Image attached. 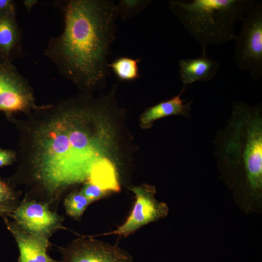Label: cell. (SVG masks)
<instances>
[{"label":"cell","mask_w":262,"mask_h":262,"mask_svg":"<svg viewBox=\"0 0 262 262\" xmlns=\"http://www.w3.org/2000/svg\"><path fill=\"white\" fill-rule=\"evenodd\" d=\"M37 2L38 1L36 0H23L24 5L29 13H30L33 7L35 6Z\"/></svg>","instance_id":"22"},{"label":"cell","mask_w":262,"mask_h":262,"mask_svg":"<svg viewBox=\"0 0 262 262\" xmlns=\"http://www.w3.org/2000/svg\"><path fill=\"white\" fill-rule=\"evenodd\" d=\"M254 0H171L168 7L206 54L210 44L234 40L235 23L242 21Z\"/></svg>","instance_id":"4"},{"label":"cell","mask_w":262,"mask_h":262,"mask_svg":"<svg viewBox=\"0 0 262 262\" xmlns=\"http://www.w3.org/2000/svg\"><path fill=\"white\" fill-rule=\"evenodd\" d=\"M91 204L81 191H74L69 193L64 200L66 213L73 219L79 220Z\"/></svg>","instance_id":"16"},{"label":"cell","mask_w":262,"mask_h":262,"mask_svg":"<svg viewBox=\"0 0 262 262\" xmlns=\"http://www.w3.org/2000/svg\"><path fill=\"white\" fill-rule=\"evenodd\" d=\"M22 54V32L16 12L0 13V58L12 62Z\"/></svg>","instance_id":"11"},{"label":"cell","mask_w":262,"mask_h":262,"mask_svg":"<svg viewBox=\"0 0 262 262\" xmlns=\"http://www.w3.org/2000/svg\"><path fill=\"white\" fill-rule=\"evenodd\" d=\"M3 219L17 243L19 250L18 262H58L47 253L49 238L28 232L7 217Z\"/></svg>","instance_id":"10"},{"label":"cell","mask_w":262,"mask_h":262,"mask_svg":"<svg viewBox=\"0 0 262 262\" xmlns=\"http://www.w3.org/2000/svg\"><path fill=\"white\" fill-rule=\"evenodd\" d=\"M179 76L183 87L196 82L211 81L218 73L220 67L218 61L209 58L207 54L199 57L179 60Z\"/></svg>","instance_id":"12"},{"label":"cell","mask_w":262,"mask_h":262,"mask_svg":"<svg viewBox=\"0 0 262 262\" xmlns=\"http://www.w3.org/2000/svg\"><path fill=\"white\" fill-rule=\"evenodd\" d=\"M16 158V154L14 151L0 148V167L12 164Z\"/></svg>","instance_id":"20"},{"label":"cell","mask_w":262,"mask_h":262,"mask_svg":"<svg viewBox=\"0 0 262 262\" xmlns=\"http://www.w3.org/2000/svg\"><path fill=\"white\" fill-rule=\"evenodd\" d=\"M186 88L183 87L179 94L147 108L140 118L142 127L150 128L154 121L170 115H179L189 118L192 101L184 103L181 98Z\"/></svg>","instance_id":"13"},{"label":"cell","mask_w":262,"mask_h":262,"mask_svg":"<svg viewBox=\"0 0 262 262\" xmlns=\"http://www.w3.org/2000/svg\"><path fill=\"white\" fill-rule=\"evenodd\" d=\"M151 2L150 0H120L116 3L118 17L122 20L132 18L143 12Z\"/></svg>","instance_id":"18"},{"label":"cell","mask_w":262,"mask_h":262,"mask_svg":"<svg viewBox=\"0 0 262 262\" xmlns=\"http://www.w3.org/2000/svg\"><path fill=\"white\" fill-rule=\"evenodd\" d=\"M17 196L10 183L0 179V216H11L16 207Z\"/></svg>","instance_id":"17"},{"label":"cell","mask_w":262,"mask_h":262,"mask_svg":"<svg viewBox=\"0 0 262 262\" xmlns=\"http://www.w3.org/2000/svg\"><path fill=\"white\" fill-rule=\"evenodd\" d=\"M214 143L221 178L245 211H259L262 201V103L253 106L234 103Z\"/></svg>","instance_id":"3"},{"label":"cell","mask_w":262,"mask_h":262,"mask_svg":"<svg viewBox=\"0 0 262 262\" xmlns=\"http://www.w3.org/2000/svg\"><path fill=\"white\" fill-rule=\"evenodd\" d=\"M55 3L63 15L64 28L60 35L49 39L45 55L82 91L100 87L110 74L108 60L118 17L116 3L111 0Z\"/></svg>","instance_id":"2"},{"label":"cell","mask_w":262,"mask_h":262,"mask_svg":"<svg viewBox=\"0 0 262 262\" xmlns=\"http://www.w3.org/2000/svg\"><path fill=\"white\" fill-rule=\"evenodd\" d=\"M141 59L121 56L109 63L108 67L120 81H134L140 77L139 63Z\"/></svg>","instance_id":"15"},{"label":"cell","mask_w":262,"mask_h":262,"mask_svg":"<svg viewBox=\"0 0 262 262\" xmlns=\"http://www.w3.org/2000/svg\"><path fill=\"white\" fill-rule=\"evenodd\" d=\"M84 96L42 107L48 118L33 133L30 159L38 180L52 195L87 181L106 157L108 128L98 119L107 106Z\"/></svg>","instance_id":"1"},{"label":"cell","mask_w":262,"mask_h":262,"mask_svg":"<svg viewBox=\"0 0 262 262\" xmlns=\"http://www.w3.org/2000/svg\"><path fill=\"white\" fill-rule=\"evenodd\" d=\"M130 190L135 195V200L127 219L116 229L99 235L127 237L144 226L167 216L169 208L165 202L156 199L155 186L143 184L132 186Z\"/></svg>","instance_id":"6"},{"label":"cell","mask_w":262,"mask_h":262,"mask_svg":"<svg viewBox=\"0 0 262 262\" xmlns=\"http://www.w3.org/2000/svg\"><path fill=\"white\" fill-rule=\"evenodd\" d=\"M61 252L60 262H133L132 256L117 245L91 237L77 239Z\"/></svg>","instance_id":"8"},{"label":"cell","mask_w":262,"mask_h":262,"mask_svg":"<svg viewBox=\"0 0 262 262\" xmlns=\"http://www.w3.org/2000/svg\"><path fill=\"white\" fill-rule=\"evenodd\" d=\"M87 181L96 185L108 194L120 190L115 166L107 157L101 158L96 164Z\"/></svg>","instance_id":"14"},{"label":"cell","mask_w":262,"mask_h":262,"mask_svg":"<svg viewBox=\"0 0 262 262\" xmlns=\"http://www.w3.org/2000/svg\"><path fill=\"white\" fill-rule=\"evenodd\" d=\"M10 217L27 232L48 238L62 227L61 216L51 211L47 203L33 200L22 202Z\"/></svg>","instance_id":"9"},{"label":"cell","mask_w":262,"mask_h":262,"mask_svg":"<svg viewBox=\"0 0 262 262\" xmlns=\"http://www.w3.org/2000/svg\"><path fill=\"white\" fill-rule=\"evenodd\" d=\"M5 12H16L14 1L0 0V13Z\"/></svg>","instance_id":"21"},{"label":"cell","mask_w":262,"mask_h":262,"mask_svg":"<svg viewBox=\"0 0 262 262\" xmlns=\"http://www.w3.org/2000/svg\"><path fill=\"white\" fill-rule=\"evenodd\" d=\"M38 108L27 80L12 62L0 58V111L29 112Z\"/></svg>","instance_id":"7"},{"label":"cell","mask_w":262,"mask_h":262,"mask_svg":"<svg viewBox=\"0 0 262 262\" xmlns=\"http://www.w3.org/2000/svg\"><path fill=\"white\" fill-rule=\"evenodd\" d=\"M236 35L233 59L239 69L250 72L252 79L262 76V1L255 0L242 21Z\"/></svg>","instance_id":"5"},{"label":"cell","mask_w":262,"mask_h":262,"mask_svg":"<svg viewBox=\"0 0 262 262\" xmlns=\"http://www.w3.org/2000/svg\"><path fill=\"white\" fill-rule=\"evenodd\" d=\"M82 193L89 200L91 203L97 201L108 194L96 185L89 181L84 182L82 189Z\"/></svg>","instance_id":"19"}]
</instances>
